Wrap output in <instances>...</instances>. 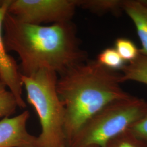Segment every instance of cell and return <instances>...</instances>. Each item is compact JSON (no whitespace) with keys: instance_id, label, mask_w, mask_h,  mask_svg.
<instances>
[{"instance_id":"1","label":"cell","mask_w":147,"mask_h":147,"mask_svg":"<svg viewBox=\"0 0 147 147\" xmlns=\"http://www.w3.org/2000/svg\"><path fill=\"white\" fill-rule=\"evenodd\" d=\"M3 27L6 50L19 56L22 75L30 76L42 69L59 75L87 60L71 21L50 26L32 25L7 12Z\"/></svg>"},{"instance_id":"2","label":"cell","mask_w":147,"mask_h":147,"mask_svg":"<svg viewBox=\"0 0 147 147\" xmlns=\"http://www.w3.org/2000/svg\"><path fill=\"white\" fill-rule=\"evenodd\" d=\"M121 83V74L96 60L87 59L59 75L56 90L65 110L67 147L84 124L105 106L130 96Z\"/></svg>"},{"instance_id":"3","label":"cell","mask_w":147,"mask_h":147,"mask_svg":"<svg viewBox=\"0 0 147 147\" xmlns=\"http://www.w3.org/2000/svg\"><path fill=\"white\" fill-rule=\"evenodd\" d=\"M57 79V74L47 69L30 76L21 75L27 100L36 111L41 125L37 147H67L65 110L56 90Z\"/></svg>"},{"instance_id":"4","label":"cell","mask_w":147,"mask_h":147,"mask_svg":"<svg viewBox=\"0 0 147 147\" xmlns=\"http://www.w3.org/2000/svg\"><path fill=\"white\" fill-rule=\"evenodd\" d=\"M147 111V101L129 96L105 106L80 129L68 147H105L129 129Z\"/></svg>"},{"instance_id":"5","label":"cell","mask_w":147,"mask_h":147,"mask_svg":"<svg viewBox=\"0 0 147 147\" xmlns=\"http://www.w3.org/2000/svg\"><path fill=\"white\" fill-rule=\"evenodd\" d=\"M76 0H11L8 13L23 22L42 25L71 21Z\"/></svg>"},{"instance_id":"6","label":"cell","mask_w":147,"mask_h":147,"mask_svg":"<svg viewBox=\"0 0 147 147\" xmlns=\"http://www.w3.org/2000/svg\"><path fill=\"white\" fill-rule=\"evenodd\" d=\"M11 0L0 1V79L14 95L18 106L26 107L22 98L23 84L21 74L15 59L7 53L2 37L3 20L7 13Z\"/></svg>"},{"instance_id":"7","label":"cell","mask_w":147,"mask_h":147,"mask_svg":"<svg viewBox=\"0 0 147 147\" xmlns=\"http://www.w3.org/2000/svg\"><path fill=\"white\" fill-rule=\"evenodd\" d=\"M29 117L30 112L26 110L0 121V147H37V137L27 130Z\"/></svg>"},{"instance_id":"8","label":"cell","mask_w":147,"mask_h":147,"mask_svg":"<svg viewBox=\"0 0 147 147\" xmlns=\"http://www.w3.org/2000/svg\"><path fill=\"white\" fill-rule=\"evenodd\" d=\"M123 11L131 19L141 42L140 53L147 56V1H124Z\"/></svg>"},{"instance_id":"9","label":"cell","mask_w":147,"mask_h":147,"mask_svg":"<svg viewBox=\"0 0 147 147\" xmlns=\"http://www.w3.org/2000/svg\"><path fill=\"white\" fill-rule=\"evenodd\" d=\"M121 71V83L133 81L147 85V56L140 53L135 60L125 64Z\"/></svg>"},{"instance_id":"10","label":"cell","mask_w":147,"mask_h":147,"mask_svg":"<svg viewBox=\"0 0 147 147\" xmlns=\"http://www.w3.org/2000/svg\"><path fill=\"white\" fill-rule=\"evenodd\" d=\"M124 1L121 0H76L77 6L96 14L111 13L118 14L123 9Z\"/></svg>"},{"instance_id":"11","label":"cell","mask_w":147,"mask_h":147,"mask_svg":"<svg viewBox=\"0 0 147 147\" xmlns=\"http://www.w3.org/2000/svg\"><path fill=\"white\" fill-rule=\"evenodd\" d=\"M18 107L14 95L0 79V118L9 117Z\"/></svg>"},{"instance_id":"12","label":"cell","mask_w":147,"mask_h":147,"mask_svg":"<svg viewBox=\"0 0 147 147\" xmlns=\"http://www.w3.org/2000/svg\"><path fill=\"white\" fill-rule=\"evenodd\" d=\"M96 61L105 68L113 71L121 70L126 64L114 47H108L102 51Z\"/></svg>"},{"instance_id":"13","label":"cell","mask_w":147,"mask_h":147,"mask_svg":"<svg viewBox=\"0 0 147 147\" xmlns=\"http://www.w3.org/2000/svg\"><path fill=\"white\" fill-rule=\"evenodd\" d=\"M104 147H147V145L128 129L112 138Z\"/></svg>"},{"instance_id":"14","label":"cell","mask_w":147,"mask_h":147,"mask_svg":"<svg viewBox=\"0 0 147 147\" xmlns=\"http://www.w3.org/2000/svg\"><path fill=\"white\" fill-rule=\"evenodd\" d=\"M121 58L125 62L135 60L140 54V50L132 40L125 38H118L115 42V47Z\"/></svg>"},{"instance_id":"15","label":"cell","mask_w":147,"mask_h":147,"mask_svg":"<svg viewBox=\"0 0 147 147\" xmlns=\"http://www.w3.org/2000/svg\"><path fill=\"white\" fill-rule=\"evenodd\" d=\"M129 130L147 145V111Z\"/></svg>"},{"instance_id":"16","label":"cell","mask_w":147,"mask_h":147,"mask_svg":"<svg viewBox=\"0 0 147 147\" xmlns=\"http://www.w3.org/2000/svg\"><path fill=\"white\" fill-rule=\"evenodd\" d=\"M87 147H100L99 146H90Z\"/></svg>"}]
</instances>
